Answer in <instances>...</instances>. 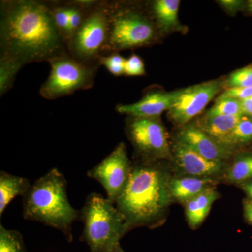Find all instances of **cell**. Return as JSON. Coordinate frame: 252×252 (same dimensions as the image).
<instances>
[{
    "instance_id": "28",
    "label": "cell",
    "mask_w": 252,
    "mask_h": 252,
    "mask_svg": "<svg viewBox=\"0 0 252 252\" xmlns=\"http://www.w3.org/2000/svg\"><path fill=\"white\" fill-rule=\"evenodd\" d=\"M252 96V87H235L227 89L218 98H232L241 101Z\"/></svg>"
},
{
    "instance_id": "20",
    "label": "cell",
    "mask_w": 252,
    "mask_h": 252,
    "mask_svg": "<svg viewBox=\"0 0 252 252\" xmlns=\"http://www.w3.org/2000/svg\"><path fill=\"white\" fill-rule=\"evenodd\" d=\"M227 178L234 183H245L252 178V155L247 154L236 158L227 175Z\"/></svg>"
},
{
    "instance_id": "1",
    "label": "cell",
    "mask_w": 252,
    "mask_h": 252,
    "mask_svg": "<svg viewBox=\"0 0 252 252\" xmlns=\"http://www.w3.org/2000/svg\"><path fill=\"white\" fill-rule=\"evenodd\" d=\"M0 47L1 56L25 65L67 54V46L55 23L49 3L12 0L1 2Z\"/></svg>"
},
{
    "instance_id": "10",
    "label": "cell",
    "mask_w": 252,
    "mask_h": 252,
    "mask_svg": "<svg viewBox=\"0 0 252 252\" xmlns=\"http://www.w3.org/2000/svg\"><path fill=\"white\" fill-rule=\"evenodd\" d=\"M220 81H211L180 90L168 115L176 124L184 125L200 114L220 89Z\"/></svg>"
},
{
    "instance_id": "21",
    "label": "cell",
    "mask_w": 252,
    "mask_h": 252,
    "mask_svg": "<svg viewBox=\"0 0 252 252\" xmlns=\"http://www.w3.org/2000/svg\"><path fill=\"white\" fill-rule=\"evenodd\" d=\"M0 252H27L21 233L0 225Z\"/></svg>"
},
{
    "instance_id": "31",
    "label": "cell",
    "mask_w": 252,
    "mask_h": 252,
    "mask_svg": "<svg viewBox=\"0 0 252 252\" xmlns=\"http://www.w3.org/2000/svg\"><path fill=\"white\" fill-rule=\"evenodd\" d=\"M244 215L245 219L252 224V200L250 199L244 200Z\"/></svg>"
},
{
    "instance_id": "9",
    "label": "cell",
    "mask_w": 252,
    "mask_h": 252,
    "mask_svg": "<svg viewBox=\"0 0 252 252\" xmlns=\"http://www.w3.org/2000/svg\"><path fill=\"white\" fill-rule=\"evenodd\" d=\"M132 168L125 144L120 142L102 162L89 170L87 175L102 185L107 199L115 204L128 183Z\"/></svg>"
},
{
    "instance_id": "5",
    "label": "cell",
    "mask_w": 252,
    "mask_h": 252,
    "mask_svg": "<svg viewBox=\"0 0 252 252\" xmlns=\"http://www.w3.org/2000/svg\"><path fill=\"white\" fill-rule=\"evenodd\" d=\"M152 23L138 11L109 2L108 35L104 52L115 53L152 42Z\"/></svg>"
},
{
    "instance_id": "19",
    "label": "cell",
    "mask_w": 252,
    "mask_h": 252,
    "mask_svg": "<svg viewBox=\"0 0 252 252\" xmlns=\"http://www.w3.org/2000/svg\"><path fill=\"white\" fill-rule=\"evenodd\" d=\"M22 63L9 56H0V94L4 95L14 84L15 79Z\"/></svg>"
},
{
    "instance_id": "29",
    "label": "cell",
    "mask_w": 252,
    "mask_h": 252,
    "mask_svg": "<svg viewBox=\"0 0 252 252\" xmlns=\"http://www.w3.org/2000/svg\"><path fill=\"white\" fill-rule=\"evenodd\" d=\"M219 2L224 9L231 13L236 12L243 4V1L238 0H222Z\"/></svg>"
},
{
    "instance_id": "15",
    "label": "cell",
    "mask_w": 252,
    "mask_h": 252,
    "mask_svg": "<svg viewBox=\"0 0 252 252\" xmlns=\"http://www.w3.org/2000/svg\"><path fill=\"white\" fill-rule=\"evenodd\" d=\"M218 198V193L210 187L185 203V213L190 228H198L210 213L212 205Z\"/></svg>"
},
{
    "instance_id": "18",
    "label": "cell",
    "mask_w": 252,
    "mask_h": 252,
    "mask_svg": "<svg viewBox=\"0 0 252 252\" xmlns=\"http://www.w3.org/2000/svg\"><path fill=\"white\" fill-rule=\"evenodd\" d=\"M179 0H157L152 9L159 26L164 30H170L179 25Z\"/></svg>"
},
{
    "instance_id": "8",
    "label": "cell",
    "mask_w": 252,
    "mask_h": 252,
    "mask_svg": "<svg viewBox=\"0 0 252 252\" xmlns=\"http://www.w3.org/2000/svg\"><path fill=\"white\" fill-rule=\"evenodd\" d=\"M127 132L136 149L147 160H173L168 136L157 117H131Z\"/></svg>"
},
{
    "instance_id": "23",
    "label": "cell",
    "mask_w": 252,
    "mask_h": 252,
    "mask_svg": "<svg viewBox=\"0 0 252 252\" xmlns=\"http://www.w3.org/2000/svg\"><path fill=\"white\" fill-rule=\"evenodd\" d=\"M49 4L51 6V11H52L53 16H54L55 23H56L60 32L62 34L63 39L65 41L68 48V44H69V16H68L67 6H66V4Z\"/></svg>"
},
{
    "instance_id": "32",
    "label": "cell",
    "mask_w": 252,
    "mask_h": 252,
    "mask_svg": "<svg viewBox=\"0 0 252 252\" xmlns=\"http://www.w3.org/2000/svg\"><path fill=\"white\" fill-rule=\"evenodd\" d=\"M243 190L245 193L248 195L250 200H252V180H249L248 182H245L243 185Z\"/></svg>"
},
{
    "instance_id": "24",
    "label": "cell",
    "mask_w": 252,
    "mask_h": 252,
    "mask_svg": "<svg viewBox=\"0 0 252 252\" xmlns=\"http://www.w3.org/2000/svg\"><path fill=\"white\" fill-rule=\"evenodd\" d=\"M126 62L125 58L118 53H113L109 56H102L99 60V64L104 66L114 76H122L124 74Z\"/></svg>"
},
{
    "instance_id": "2",
    "label": "cell",
    "mask_w": 252,
    "mask_h": 252,
    "mask_svg": "<svg viewBox=\"0 0 252 252\" xmlns=\"http://www.w3.org/2000/svg\"><path fill=\"white\" fill-rule=\"evenodd\" d=\"M170 180L167 172L150 160L132 166L128 183L115 203L129 230L153 227L162 220L172 200Z\"/></svg>"
},
{
    "instance_id": "27",
    "label": "cell",
    "mask_w": 252,
    "mask_h": 252,
    "mask_svg": "<svg viewBox=\"0 0 252 252\" xmlns=\"http://www.w3.org/2000/svg\"><path fill=\"white\" fill-rule=\"evenodd\" d=\"M124 74L130 77H137L145 74L144 62L140 56L132 54L130 58L126 59Z\"/></svg>"
},
{
    "instance_id": "11",
    "label": "cell",
    "mask_w": 252,
    "mask_h": 252,
    "mask_svg": "<svg viewBox=\"0 0 252 252\" xmlns=\"http://www.w3.org/2000/svg\"><path fill=\"white\" fill-rule=\"evenodd\" d=\"M173 160L182 172L193 177H210L223 167V162L205 158L178 139L173 146Z\"/></svg>"
},
{
    "instance_id": "25",
    "label": "cell",
    "mask_w": 252,
    "mask_h": 252,
    "mask_svg": "<svg viewBox=\"0 0 252 252\" xmlns=\"http://www.w3.org/2000/svg\"><path fill=\"white\" fill-rule=\"evenodd\" d=\"M252 139V120L247 116L243 115L233 132L234 144L247 142Z\"/></svg>"
},
{
    "instance_id": "34",
    "label": "cell",
    "mask_w": 252,
    "mask_h": 252,
    "mask_svg": "<svg viewBox=\"0 0 252 252\" xmlns=\"http://www.w3.org/2000/svg\"><path fill=\"white\" fill-rule=\"evenodd\" d=\"M248 8H249V10H250V11H252V1H249Z\"/></svg>"
},
{
    "instance_id": "3",
    "label": "cell",
    "mask_w": 252,
    "mask_h": 252,
    "mask_svg": "<svg viewBox=\"0 0 252 252\" xmlns=\"http://www.w3.org/2000/svg\"><path fill=\"white\" fill-rule=\"evenodd\" d=\"M67 186L62 172L51 169L35 181L23 197V217L61 230L72 243V224L80 213L68 200Z\"/></svg>"
},
{
    "instance_id": "16",
    "label": "cell",
    "mask_w": 252,
    "mask_h": 252,
    "mask_svg": "<svg viewBox=\"0 0 252 252\" xmlns=\"http://www.w3.org/2000/svg\"><path fill=\"white\" fill-rule=\"evenodd\" d=\"M210 177H190L170 179V190L172 199L186 203L210 187Z\"/></svg>"
},
{
    "instance_id": "30",
    "label": "cell",
    "mask_w": 252,
    "mask_h": 252,
    "mask_svg": "<svg viewBox=\"0 0 252 252\" xmlns=\"http://www.w3.org/2000/svg\"><path fill=\"white\" fill-rule=\"evenodd\" d=\"M244 115L252 117V96L240 101Z\"/></svg>"
},
{
    "instance_id": "7",
    "label": "cell",
    "mask_w": 252,
    "mask_h": 252,
    "mask_svg": "<svg viewBox=\"0 0 252 252\" xmlns=\"http://www.w3.org/2000/svg\"><path fill=\"white\" fill-rule=\"evenodd\" d=\"M49 62L51 72L39 91L44 98H60L77 91L90 89L94 85L98 66L81 63L68 54L54 58Z\"/></svg>"
},
{
    "instance_id": "4",
    "label": "cell",
    "mask_w": 252,
    "mask_h": 252,
    "mask_svg": "<svg viewBox=\"0 0 252 252\" xmlns=\"http://www.w3.org/2000/svg\"><path fill=\"white\" fill-rule=\"evenodd\" d=\"M84 227L80 240L91 252H112L129 231L125 217L115 204L99 193H91L80 212Z\"/></svg>"
},
{
    "instance_id": "14",
    "label": "cell",
    "mask_w": 252,
    "mask_h": 252,
    "mask_svg": "<svg viewBox=\"0 0 252 252\" xmlns=\"http://www.w3.org/2000/svg\"><path fill=\"white\" fill-rule=\"evenodd\" d=\"M243 116H205L198 119L194 126L219 143L231 148L234 145L233 130Z\"/></svg>"
},
{
    "instance_id": "12",
    "label": "cell",
    "mask_w": 252,
    "mask_h": 252,
    "mask_svg": "<svg viewBox=\"0 0 252 252\" xmlns=\"http://www.w3.org/2000/svg\"><path fill=\"white\" fill-rule=\"evenodd\" d=\"M180 91L165 92L162 91H149L135 103L119 104L118 112L130 117L157 118L165 111L171 108Z\"/></svg>"
},
{
    "instance_id": "13",
    "label": "cell",
    "mask_w": 252,
    "mask_h": 252,
    "mask_svg": "<svg viewBox=\"0 0 252 252\" xmlns=\"http://www.w3.org/2000/svg\"><path fill=\"white\" fill-rule=\"evenodd\" d=\"M177 139L202 157L213 161L222 162L232 154L231 148L219 143L194 125L184 127Z\"/></svg>"
},
{
    "instance_id": "22",
    "label": "cell",
    "mask_w": 252,
    "mask_h": 252,
    "mask_svg": "<svg viewBox=\"0 0 252 252\" xmlns=\"http://www.w3.org/2000/svg\"><path fill=\"white\" fill-rule=\"evenodd\" d=\"M244 115L240 101L232 98H218L207 112L206 117Z\"/></svg>"
},
{
    "instance_id": "26",
    "label": "cell",
    "mask_w": 252,
    "mask_h": 252,
    "mask_svg": "<svg viewBox=\"0 0 252 252\" xmlns=\"http://www.w3.org/2000/svg\"><path fill=\"white\" fill-rule=\"evenodd\" d=\"M229 88L252 87V67H245L232 73L227 81Z\"/></svg>"
},
{
    "instance_id": "17",
    "label": "cell",
    "mask_w": 252,
    "mask_h": 252,
    "mask_svg": "<svg viewBox=\"0 0 252 252\" xmlns=\"http://www.w3.org/2000/svg\"><path fill=\"white\" fill-rule=\"evenodd\" d=\"M31 184L25 177L12 175L5 171L0 172V217L13 199L18 195L24 196Z\"/></svg>"
},
{
    "instance_id": "6",
    "label": "cell",
    "mask_w": 252,
    "mask_h": 252,
    "mask_svg": "<svg viewBox=\"0 0 252 252\" xmlns=\"http://www.w3.org/2000/svg\"><path fill=\"white\" fill-rule=\"evenodd\" d=\"M109 14V2L94 1L91 4L68 46L73 58L85 64H99L108 35Z\"/></svg>"
},
{
    "instance_id": "33",
    "label": "cell",
    "mask_w": 252,
    "mask_h": 252,
    "mask_svg": "<svg viewBox=\"0 0 252 252\" xmlns=\"http://www.w3.org/2000/svg\"><path fill=\"white\" fill-rule=\"evenodd\" d=\"M112 252H125L124 251V250L122 248V247H121V245H119V246H118L117 248H116L114 249V250Z\"/></svg>"
}]
</instances>
